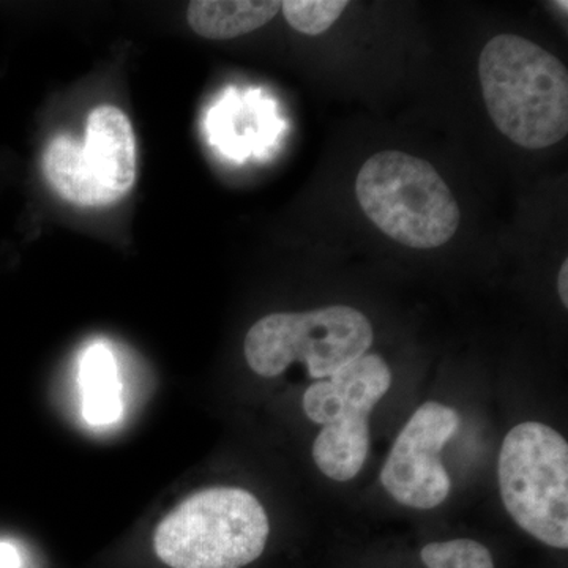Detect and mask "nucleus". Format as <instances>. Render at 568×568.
Returning <instances> with one entry per match:
<instances>
[{"label": "nucleus", "mask_w": 568, "mask_h": 568, "mask_svg": "<svg viewBox=\"0 0 568 568\" xmlns=\"http://www.w3.org/2000/svg\"><path fill=\"white\" fill-rule=\"evenodd\" d=\"M485 106L496 129L519 148L538 151L568 133V73L551 52L500 33L478 59Z\"/></svg>", "instance_id": "obj_1"}, {"label": "nucleus", "mask_w": 568, "mask_h": 568, "mask_svg": "<svg viewBox=\"0 0 568 568\" xmlns=\"http://www.w3.org/2000/svg\"><path fill=\"white\" fill-rule=\"evenodd\" d=\"M362 211L381 233L409 248L443 246L462 213L454 193L425 160L398 151L369 156L355 181Z\"/></svg>", "instance_id": "obj_2"}, {"label": "nucleus", "mask_w": 568, "mask_h": 568, "mask_svg": "<svg viewBox=\"0 0 568 568\" xmlns=\"http://www.w3.org/2000/svg\"><path fill=\"white\" fill-rule=\"evenodd\" d=\"M267 514L241 488H211L179 504L153 534L156 558L171 568H242L263 555Z\"/></svg>", "instance_id": "obj_3"}, {"label": "nucleus", "mask_w": 568, "mask_h": 568, "mask_svg": "<svg viewBox=\"0 0 568 568\" xmlns=\"http://www.w3.org/2000/svg\"><path fill=\"white\" fill-rule=\"evenodd\" d=\"M500 496L515 523L548 547L568 548V444L538 422L511 428L497 463Z\"/></svg>", "instance_id": "obj_4"}, {"label": "nucleus", "mask_w": 568, "mask_h": 568, "mask_svg": "<svg viewBox=\"0 0 568 568\" xmlns=\"http://www.w3.org/2000/svg\"><path fill=\"white\" fill-rule=\"evenodd\" d=\"M373 339L364 313L336 305L265 316L250 328L244 351L256 375L276 377L294 362H304L310 376L324 379L365 355Z\"/></svg>", "instance_id": "obj_5"}, {"label": "nucleus", "mask_w": 568, "mask_h": 568, "mask_svg": "<svg viewBox=\"0 0 568 568\" xmlns=\"http://www.w3.org/2000/svg\"><path fill=\"white\" fill-rule=\"evenodd\" d=\"M459 416L452 407L428 402L418 407L396 437L381 481L396 503L429 510L450 495L452 481L440 452L457 433Z\"/></svg>", "instance_id": "obj_6"}, {"label": "nucleus", "mask_w": 568, "mask_h": 568, "mask_svg": "<svg viewBox=\"0 0 568 568\" xmlns=\"http://www.w3.org/2000/svg\"><path fill=\"white\" fill-rule=\"evenodd\" d=\"M390 384L392 373L386 361L376 354L362 355L327 381L306 388V417L324 426L368 418Z\"/></svg>", "instance_id": "obj_7"}, {"label": "nucleus", "mask_w": 568, "mask_h": 568, "mask_svg": "<svg viewBox=\"0 0 568 568\" xmlns=\"http://www.w3.org/2000/svg\"><path fill=\"white\" fill-rule=\"evenodd\" d=\"M82 163L110 204L132 190L136 178V142L125 112L111 104L95 108L81 144Z\"/></svg>", "instance_id": "obj_8"}, {"label": "nucleus", "mask_w": 568, "mask_h": 568, "mask_svg": "<svg viewBox=\"0 0 568 568\" xmlns=\"http://www.w3.org/2000/svg\"><path fill=\"white\" fill-rule=\"evenodd\" d=\"M282 10L276 0H196L186 10L190 28L207 40H231L256 31Z\"/></svg>", "instance_id": "obj_9"}, {"label": "nucleus", "mask_w": 568, "mask_h": 568, "mask_svg": "<svg viewBox=\"0 0 568 568\" xmlns=\"http://www.w3.org/2000/svg\"><path fill=\"white\" fill-rule=\"evenodd\" d=\"M82 416L91 425L115 424L122 416L118 365L106 346L89 347L80 366Z\"/></svg>", "instance_id": "obj_10"}, {"label": "nucleus", "mask_w": 568, "mask_h": 568, "mask_svg": "<svg viewBox=\"0 0 568 568\" xmlns=\"http://www.w3.org/2000/svg\"><path fill=\"white\" fill-rule=\"evenodd\" d=\"M369 452L368 418L325 425L313 444V458L321 473L332 480H353Z\"/></svg>", "instance_id": "obj_11"}, {"label": "nucleus", "mask_w": 568, "mask_h": 568, "mask_svg": "<svg viewBox=\"0 0 568 568\" xmlns=\"http://www.w3.org/2000/svg\"><path fill=\"white\" fill-rule=\"evenodd\" d=\"M43 173L55 193L71 204L82 207L110 204L85 171L80 142L69 134H58L48 144L43 155Z\"/></svg>", "instance_id": "obj_12"}, {"label": "nucleus", "mask_w": 568, "mask_h": 568, "mask_svg": "<svg viewBox=\"0 0 568 568\" xmlns=\"http://www.w3.org/2000/svg\"><path fill=\"white\" fill-rule=\"evenodd\" d=\"M420 558L426 568H495L491 552L469 538L428 544Z\"/></svg>", "instance_id": "obj_13"}, {"label": "nucleus", "mask_w": 568, "mask_h": 568, "mask_svg": "<svg viewBox=\"0 0 568 568\" xmlns=\"http://www.w3.org/2000/svg\"><path fill=\"white\" fill-rule=\"evenodd\" d=\"M347 6L346 0H286L282 2V10L291 28L316 37L328 31Z\"/></svg>", "instance_id": "obj_14"}, {"label": "nucleus", "mask_w": 568, "mask_h": 568, "mask_svg": "<svg viewBox=\"0 0 568 568\" xmlns=\"http://www.w3.org/2000/svg\"><path fill=\"white\" fill-rule=\"evenodd\" d=\"M20 552L11 544L0 541V568H20Z\"/></svg>", "instance_id": "obj_15"}, {"label": "nucleus", "mask_w": 568, "mask_h": 568, "mask_svg": "<svg viewBox=\"0 0 568 568\" xmlns=\"http://www.w3.org/2000/svg\"><path fill=\"white\" fill-rule=\"evenodd\" d=\"M558 291L564 306H568V261H564L562 268L559 272Z\"/></svg>", "instance_id": "obj_16"}]
</instances>
